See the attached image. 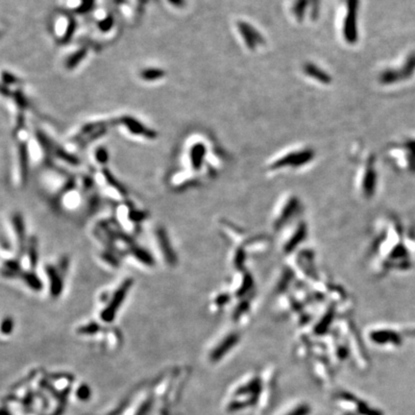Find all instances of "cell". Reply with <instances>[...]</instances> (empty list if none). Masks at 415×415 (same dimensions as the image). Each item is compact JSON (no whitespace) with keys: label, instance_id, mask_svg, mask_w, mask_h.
I'll return each instance as SVG.
<instances>
[{"label":"cell","instance_id":"1","mask_svg":"<svg viewBox=\"0 0 415 415\" xmlns=\"http://www.w3.org/2000/svg\"><path fill=\"white\" fill-rule=\"evenodd\" d=\"M263 386L262 373H251L234 383L226 395L224 409L227 413H240L259 406Z\"/></svg>","mask_w":415,"mask_h":415},{"label":"cell","instance_id":"2","mask_svg":"<svg viewBox=\"0 0 415 415\" xmlns=\"http://www.w3.org/2000/svg\"><path fill=\"white\" fill-rule=\"evenodd\" d=\"M333 404L337 415H382L367 401L347 390L336 391L333 395Z\"/></svg>","mask_w":415,"mask_h":415},{"label":"cell","instance_id":"3","mask_svg":"<svg viewBox=\"0 0 415 415\" xmlns=\"http://www.w3.org/2000/svg\"><path fill=\"white\" fill-rule=\"evenodd\" d=\"M133 286L134 280L132 278H126L118 284L111 295L107 296L105 305L98 315L100 322L110 325L116 320Z\"/></svg>","mask_w":415,"mask_h":415},{"label":"cell","instance_id":"4","mask_svg":"<svg viewBox=\"0 0 415 415\" xmlns=\"http://www.w3.org/2000/svg\"><path fill=\"white\" fill-rule=\"evenodd\" d=\"M148 214L145 210L136 207L132 202L125 200L118 203L115 210V221L119 228L128 234L138 232L140 225L147 219Z\"/></svg>","mask_w":415,"mask_h":415},{"label":"cell","instance_id":"5","mask_svg":"<svg viewBox=\"0 0 415 415\" xmlns=\"http://www.w3.org/2000/svg\"><path fill=\"white\" fill-rule=\"evenodd\" d=\"M303 205L294 194L282 195L276 203L271 217V225L274 230H282L285 224H290L302 214Z\"/></svg>","mask_w":415,"mask_h":415},{"label":"cell","instance_id":"6","mask_svg":"<svg viewBox=\"0 0 415 415\" xmlns=\"http://www.w3.org/2000/svg\"><path fill=\"white\" fill-rule=\"evenodd\" d=\"M69 259L66 256L61 257L55 264L48 263L44 266L46 276V287L52 298H59L65 288L66 278L69 270Z\"/></svg>","mask_w":415,"mask_h":415},{"label":"cell","instance_id":"7","mask_svg":"<svg viewBox=\"0 0 415 415\" xmlns=\"http://www.w3.org/2000/svg\"><path fill=\"white\" fill-rule=\"evenodd\" d=\"M241 334L237 330H228L218 336L208 351V360L211 364H219L228 357L239 345Z\"/></svg>","mask_w":415,"mask_h":415},{"label":"cell","instance_id":"8","mask_svg":"<svg viewBox=\"0 0 415 415\" xmlns=\"http://www.w3.org/2000/svg\"><path fill=\"white\" fill-rule=\"evenodd\" d=\"M94 182L99 185L101 193L109 199L121 203L128 198V193L125 187L120 184L109 170L103 169L94 176Z\"/></svg>","mask_w":415,"mask_h":415},{"label":"cell","instance_id":"9","mask_svg":"<svg viewBox=\"0 0 415 415\" xmlns=\"http://www.w3.org/2000/svg\"><path fill=\"white\" fill-rule=\"evenodd\" d=\"M261 373L263 379V386L260 403L256 410V415H263L268 411L272 404L276 391L278 378L277 369L274 366H268L267 368L264 369Z\"/></svg>","mask_w":415,"mask_h":415},{"label":"cell","instance_id":"10","mask_svg":"<svg viewBox=\"0 0 415 415\" xmlns=\"http://www.w3.org/2000/svg\"><path fill=\"white\" fill-rule=\"evenodd\" d=\"M314 158H315V152L313 150L311 149L298 150V151L287 153L284 156L280 157L279 159L275 160L268 167L270 168L271 171H280V170H282V168L297 169L311 163V161Z\"/></svg>","mask_w":415,"mask_h":415},{"label":"cell","instance_id":"11","mask_svg":"<svg viewBox=\"0 0 415 415\" xmlns=\"http://www.w3.org/2000/svg\"><path fill=\"white\" fill-rule=\"evenodd\" d=\"M309 228L307 222L303 219L293 223L291 229L285 231L280 241V249L283 255H290L303 241L308 237Z\"/></svg>","mask_w":415,"mask_h":415},{"label":"cell","instance_id":"12","mask_svg":"<svg viewBox=\"0 0 415 415\" xmlns=\"http://www.w3.org/2000/svg\"><path fill=\"white\" fill-rule=\"evenodd\" d=\"M8 229L10 231V236L14 243V247L17 249V257L20 258L23 254L29 237L26 232V224L24 217L19 213H14L9 220Z\"/></svg>","mask_w":415,"mask_h":415},{"label":"cell","instance_id":"13","mask_svg":"<svg viewBox=\"0 0 415 415\" xmlns=\"http://www.w3.org/2000/svg\"><path fill=\"white\" fill-rule=\"evenodd\" d=\"M155 242L164 263L167 266H175L178 263V257L167 232L163 226H159L155 230Z\"/></svg>","mask_w":415,"mask_h":415},{"label":"cell","instance_id":"14","mask_svg":"<svg viewBox=\"0 0 415 415\" xmlns=\"http://www.w3.org/2000/svg\"><path fill=\"white\" fill-rule=\"evenodd\" d=\"M23 270L35 271L39 263V244L35 236H30L26 248L19 258Z\"/></svg>","mask_w":415,"mask_h":415},{"label":"cell","instance_id":"15","mask_svg":"<svg viewBox=\"0 0 415 415\" xmlns=\"http://www.w3.org/2000/svg\"><path fill=\"white\" fill-rule=\"evenodd\" d=\"M125 258L143 267H152L155 265V261L151 253L139 245H134Z\"/></svg>","mask_w":415,"mask_h":415},{"label":"cell","instance_id":"16","mask_svg":"<svg viewBox=\"0 0 415 415\" xmlns=\"http://www.w3.org/2000/svg\"><path fill=\"white\" fill-rule=\"evenodd\" d=\"M205 148L203 145H196L194 146L189 153V163L191 166L192 170L194 171H200L201 167L204 164V158H205Z\"/></svg>","mask_w":415,"mask_h":415},{"label":"cell","instance_id":"17","mask_svg":"<svg viewBox=\"0 0 415 415\" xmlns=\"http://www.w3.org/2000/svg\"><path fill=\"white\" fill-rule=\"evenodd\" d=\"M312 414V407L309 403L299 402L290 406L287 410L283 411L280 415H310Z\"/></svg>","mask_w":415,"mask_h":415},{"label":"cell","instance_id":"18","mask_svg":"<svg viewBox=\"0 0 415 415\" xmlns=\"http://www.w3.org/2000/svg\"><path fill=\"white\" fill-rule=\"evenodd\" d=\"M305 72L307 73V74H309V75H312V76H315L319 81H321V82H324V83H328V82H330V77L324 72V71H321L320 70V68H318L316 66H314V65H306V66H305Z\"/></svg>","mask_w":415,"mask_h":415},{"label":"cell","instance_id":"19","mask_svg":"<svg viewBox=\"0 0 415 415\" xmlns=\"http://www.w3.org/2000/svg\"><path fill=\"white\" fill-rule=\"evenodd\" d=\"M15 329V321L12 317L7 316L2 320L1 324V332L3 336H9L13 333Z\"/></svg>","mask_w":415,"mask_h":415},{"label":"cell","instance_id":"20","mask_svg":"<svg viewBox=\"0 0 415 415\" xmlns=\"http://www.w3.org/2000/svg\"><path fill=\"white\" fill-rule=\"evenodd\" d=\"M90 394H91V393L89 392L88 387H87V385H85V383H81V384L77 387L76 392H75L76 398H77L78 400H80V401H83V402H85V401L88 399V396H89Z\"/></svg>","mask_w":415,"mask_h":415},{"label":"cell","instance_id":"21","mask_svg":"<svg viewBox=\"0 0 415 415\" xmlns=\"http://www.w3.org/2000/svg\"><path fill=\"white\" fill-rule=\"evenodd\" d=\"M141 76L145 80H155V79L160 78L161 76H163V71L158 70V69L145 70V71H143L141 73Z\"/></svg>","mask_w":415,"mask_h":415},{"label":"cell","instance_id":"22","mask_svg":"<svg viewBox=\"0 0 415 415\" xmlns=\"http://www.w3.org/2000/svg\"><path fill=\"white\" fill-rule=\"evenodd\" d=\"M95 159H96V161H97L98 164L102 165V164L106 163L109 160L108 153L103 148H100L95 153Z\"/></svg>","mask_w":415,"mask_h":415}]
</instances>
